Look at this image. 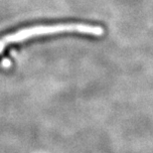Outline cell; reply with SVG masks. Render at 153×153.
<instances>
[{
    "label": "cell",
    "instance_id": "1",
    "mask_svg": "<svg viewBox=\"0 0 153 153\" xmlns=\"http://www.w3.org/2000/svg\"><path fill=\"white\" fill-rule=\"evenodd\" d=\"M61 33H79L93 36H102L103 29L100 26L88 25L82 23H63L57 25H39L23 28L0 38V53L8 45L23 42L25 40L39 36L61 34Z\"/></svg>",
    "mask_w": 153,
    "mask_h": 153
}]
</instances>
